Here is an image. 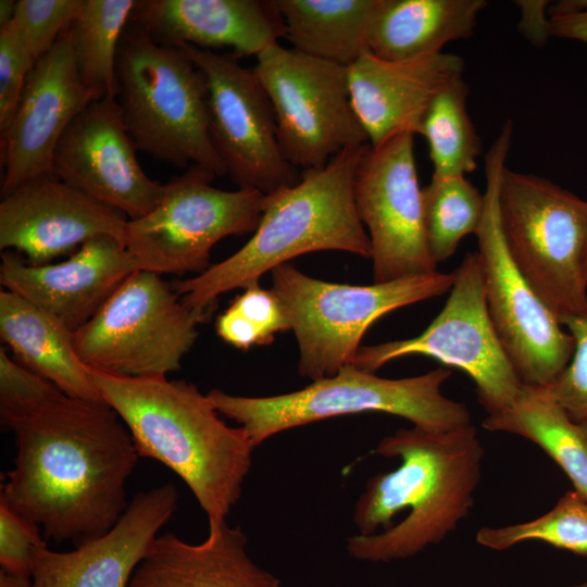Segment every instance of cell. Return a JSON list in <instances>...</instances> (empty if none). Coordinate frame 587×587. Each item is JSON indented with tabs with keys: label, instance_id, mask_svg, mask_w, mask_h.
<instances>
[{
	"label": "cell",
	"instance_id": "obj_39",
	"mask_svg": "<svg viewBox=\"0 0 587 587\" xmlns=\"http://www.w3.org/2000/svg\"><path fill=\"white\" fill-rule=\"evenodd\" d=\"M551 36L587 45V12L550 16Z\"/></svg>",
	"mask_w": 587,
	"mask_h": 587
},
{
	"label": "cell",
	"instance_id": "obj_42",
	"mask_svg": "<svg viewBox=\"0 0 587 587\" xmlns=\"http://www.w3.org/2000/svg\"><path fill=\"white\" fill-rule=\"evenodd\" d=\"M583 275H584V280L587 284V257H586L585 264H584Z\"/></svg>",
	"mask_w": 587,
	"mask_h": 587
},
{
	"label": "cell",
	"instance_id": "obj_36",
	"mask_svg": "<svg viewBox=\"0 0 587 587\" xmlns=\"http://www.w3.org/2000/svg\"><path fill=\"white\" fill-rule=\"evenodd\" d=\"M35 61L10 24L0 29V133L11 122Z\"/></svg>",
	"mask_w": 587,
	"mask_h": 587
},
{
	"label": "cell",
	"instance_id": "obj_31",
	"mask_svg": "<svg viewBox=\"0 0 587 587\" xmlns=\"http://www.w3.org/2000/svg\"><path fill=\"white\" fill-rule=\"evenodd\" d=\"M532 540L587 555V500L569 490L539 517L501 527L485 526L476 534L480 546L495 551Z\"/></svg>",
	"mask_w": 587,
	"mask_h": 587
},
{
	"label": "cell",
	"instance_id": "obj_14",
	"mask_svg": "<svg viewBox=\"0 0 587 587\" xmlns=\"http://www.w3.org/2000/svg\"><path fill=\"white\" fill-rule=\"evenodd\" d=\"M178 48L204 75L210 136L230 180L264 196L297 184L301 176L280 149L272 103L253 70L235 55Z\"/></svg>",
	"mask_w": 587,
	"mask_h": 587
},
{
	"label": "cell",
	"instance_id": "obj_23",
	"mask_svg": "<svg viewBox=\"0 0 587 587\" xmlns=\"http://www.w3.org/2000/svg\"><path fill=\"white\" fill-rule=\"evenodd\" d=\"M128 587H282V583L252 561L242 529L224 522L198 545L173 533L158 535Z\"/></svg>",
	"mask_w": 587,
	"mask_h": 587
},
{
	"label": "cell",
	"instance_id": "obj_41",
	"mask_svg": "<svg viewBox=\"0 0 587 587\" xmlns=\"http://www.w3.org/2000/svg\"><path fill=\"white\" fill-rule=\"evenodd\" d=\"M16 1L1 0L0 1V29L11 24L14 17Z\"/></svg>",
	"mask_w": 587,
	"mask_h": 587
},
{
	"label": "cell",
	"instance_id": "obj_37",
	"mask_svg": "<svg viewBox=\"0 0 587 587\" xmlns=\"http://www.w3.org/2000/svg\"><path fill=\"white\" fill-rule=\"evenodd\" d=\"M46 544L39 525L0 500V565L7 572L32 575L35 550Z\"/></svg>",
	"mask_w": 587,
	"mask_h": 587
},
{
	"label": "cell",
	"instance_id": "obj_19",
	"mask_svg": "<svg viewBox=\"0 0 587 587\" xmlns=\"http://www.w3.org/2000/svg\"><path fill=\"white\" fill-rule=\"evenodd\" d=\"M137 270L122 241L99 236L55 264L33 265L16 251H2L0 283L75 333Z\"/></svg>",
	"mask_w": 587,
	"mask_h": 587
},
{
	"label": "cell",
	"instance_id": "obj_33",
	"mask_svg": "<svg viewBox=\"0 0 587 587\" xmlns=\"http://www.w3.org/2000/svg\"><path fill=\"white\" fill-rule=\"evenodd\" d=\"M65 394L53 383L30 371L0 347V419L11 430L52 404Z\"/></svg>",
	"mask_w": 587,
	"mask_h": 587
},
{
	"label": "cell",
	"instance_id": "obj_24",
	"mask_svg": "<svg viewBox=\"0 0 587 587\" xmlns=\"http://www.w3.org/2000/svg\"><path fill=\"white\" fill-rule=\"evenodd\" d=\"M485 0H376L367 46L377 58L402 61L442 52L472 36Z\"/></svg>",
	"mask_w": 587,
	"mask_h": 587
},
{
	"label": "cell",
	"instance_id": "obj_34",
	"mask_svg": "<svg viewBox=\"0 0 587 587\" xmlns=\"http://www.w3.org/2000/svg\"><path fill=\"white\" fill-rule=\"evenodd\" d=\"M84 0H18L13 26L35 62L51 50L78 15Z\"/></svg>",
	"mask_w": 587,
	"mask_h": 587
},
{
	"label": "cell",
	"instance_id": "obj_38",
	"mask_svg": "<svg viewBox=\"0 0 587 587\" xmlns=\"http://www.w3.org/2000/svg\"><path fill=\"white\" fill-rule=\"evenodd\" d=\"M515 3L520 10V33L534 46H544L551 37L550 2L545 0H521Z\"/></svg>",
	"mask_w": 587,
	"mask_h": 587
},
{
	"label": "cell",
	"instance_id": "obj_7",
	"mask_svg": "<svg viewBox=\"0 0 587 587\" xmlns=\"http://www.w3.org/2000/svg\"><path fill=\"white\" fill-rule=\"evenodd\" d=\"M298 348V371L313 380L351 364L367 328L399 308L450 291L454 273L438 271L366 286L316 279L285 263L272 272Z\"/></svg>",
	"mask_w": 587,
	"mask_h": 587
},
{
	"label": "cell",
	"instance_id": "obj_21",
	"mask_svg": "<svg viewBox=\"0 0 587 587\" xmlns=\"http://www.w3.org/2000/svg\"><path fill=\"white\" fill-rule=\"evenodd\" d=\"M463 70V59L453 53L402 61L363 53L348 66V78L352 105L370 145L404 132L417 134L432 100L462 78Z\"/></svg>",
	"mask_w": 587,
	"mask_h": 587
},
{
	"label": "cell",
	"instance_id": "obj_8",
	"mask_svg": "<svg viewBox=\"0 0 587 587\" xmlns=\"http://www.w3.org/2000/svg\"><path fill=\"white\" fill-rule=\"evenodd\" d=\"M508 120L485 158L486 191L478 243L485 299L495 330L524 385L549 387L569 364L574 342L514 263L499 218V185L513 137Z\"/></svg>",
	"mask_w": 587,
	"mask_h": 587
},
{
	"label": "cell",
	"instance_id": "obj_17",
	"mask_svg": "<svg viewBox=\"0 0 587 587\" xmlns=\"http://www.w3.org/2000/svg\"><path fill=\"white\" fill-rule=\"evenodd\" d=\"M95 99L83 85L70 27L30 71L17 109L1 132V196L52 173L54 150L72 121Z\"/></svg>",
	"mask_w": 587,
	"mask_h": 587
},
{
	"label": "cell",
	"instance_id": "obj_35",
	"mask_svg": "<svg viewBox=\"0 0 587 587\" xmlns=\"http://www.w3.org/2000/svg\"><path fill=\"white\" fill-rule=\"evenodd\" d=\"M574 342L572 358L549 387V395L575 421H587V314L560 317Z\"/></svg>",
	"mask_w": 587,
	"mask_h": 587
},
{
	"label": "cell",
	"instance_id": "obj_28",
	"mask_svg": "<svg viewBox=\"0 0 587 587\" xmlns=\"http://www.w3.org/2000/svg\"><path fill=\"white\" fill-rule=\"evenodd\" d=\"M135 4L134 0H84L70 26L79 78L96 100L116 97L118 46Z\"/></svg>",
	"mask_w": 587,
	"mask_h": 587
},
{
	"label": "cell",
	"instance_id": "obj_27",
	"mask_svg": "<svg viewBox=\"0 0 587 587\" xmlns=\"http://www.w3.org/2000/svg\"><path fill=\"white\" fill-rule=\"evenodd\" d=\"M376 0H275L292 49L350 66L370 51L367 29Z\"/></svg>",
	"mask_w": 587,
	"mask_h": 587
},
{
	"label": "cell",
	"instance_id": "obj_4",
	"mask_svg": "<svg viewBox=\"0 0 587 587\" xmlns=\"http://www.w3.org/2000/svg\"><path fill=\"white\" fill-rule=\"evenodd\" d=\"M367 145L346 149L324 167L302 172L297 184L265 196L259 225L245 246L172 285L184 303L212 316L222 294L257 284L266 272L313 251L371 259L370 238L354 201L355 171Z\"/></svg>",
	"mask_w": 587,
	"mask_h": 587
},
{
	"label": "cell",
	"instance_id": "obj_43",
	"mask_svg": "<svg viewBox=\"0 0 587 587\" xmlns=\"http://www.w3.org/2000/svg\"><path fill=\"white\" fill-rule=\"evenodd\" d=\"M576 587H587V583H585V584H582V585H579V586H576Z\"/></svg>",
	"mask_w": 587,
	"mask_h": 587
},
{
	"label": "cell",
	"instance_id": "obj_2",
	"mask_svg": "<svg viewBox=\"0 0 587 587\" xmlns=\"http://www.w3.org/2000/svg\"><path fill=\"white\" fill-rule=\"evenodd\" d=\"M400 465L367 479L353 508L355 560L390 562L439 544L470 514L485 450L473 424L447 432L399 428L374 450Z\"/></svg>",
	"mask_w": 587,
	"mask_h": 587
},
{
	"label": "cell",
	"instance_id": "obj_11",
	"mask_svg": "<svg viewBox=\"0 0 587 587\" xmlns=\"http://www.w3.org/2000/svg\"><path fill=\"white\" fill-rule=\"evenodd\" d=\"M215 177L191 165L164 184L163 196L150 213L128 220L123 243L139 270L199 275L210 267L216 242L254 233L265 196L249 189H218L211 185Z\"/></svg>",
	"mask_w": 587,
	"mask_h": 587
},
{
	"label": "cell",
	"instance_id": "obj_6",
	"mask_svg": "<svg viewBox=\"0 0 587 587\" xmlns=\"http://www.w3.org/2000/svg\"><path fill=\"white\" fill-rule=\"evenodd\" d=\"M451 375L452 371L438 367L391 379L347 364L336 375L288 394L245 397L211 389L207 395L220 414L238 423L257 447L290 428L363 412L392 414L432 432L472 424L467 407L441 394Z\"/></svg>",
	"mask_w": 587,
	"mask_h": 587
},
{
	"label": "cell",
	"instance_id": "obj_9",
	"mask_svg": "<svg viewBox=\"0 0 587 587\" xmlns=\"http://www.w3.org/2000/svg\"><path fill=\"white\" fill-rule=\"evenodd\" d=\"M499 218L508 250L559 317L587 314V201L548 178L505 167Z\"/></svg>",
	"mask_w": 587,
	"mask_h": 587
},
{
	"label": "cell",
	"instance_id": "obj_26",
	"mask_svg": "<svg viewBox=\"0 0 587 587\" xmlns=\"http://www.w3.org/2000/svg\"><path fill=\"white\" fill-rule=\"evenodd\" d=\"M484 429L523 437L541 448L587 500V421H575L542 387L524 385L507 409L487 415Z\"/></svg>",
	"mask_w": 587,
	"mask_h": 587
},
{
	"label": "cell",
	"instance_id": "obj_40",
	"mask_svg": "<svg viewBox=\"0 0 587 587\" xmlns=\"http://www.w3.org/2000/svg\"><path fill=\"white\" fill-rule=\"evenodd\" d=\"M0 587H33L32 575L0 571Z\"/></svg>",
	"mask_w": 587,
	"mask_h": 587
},
{
	"label": "cell",
	"instance_id": "obj_30",
	"mask_svg": "<svg viewBox=\"0 0 587 587\" xmlns=\"http://www.w3.org/2000/svg\"><path fill=\"white\" fill-rule=\"evenodd\" d=\"M485 196L466 176L436 177L423 188L424 225L436 264L453 255L462 239L477 232Z\"/></svg>",
	"mask_w": 587,
	"mask_h": 587
},
{
	"label": "cell",
	"instance_id": "obj_15",
	"mask_svg": "<svg viewBox=\"0 0 587 587\" xmlns=\"http://www.w3.org/2000/svg\"><path fill=\"white\" fill-rule=\"evenodd\" d=\"M413 137L404 132L367 145L355 171L354 201L367 228L374 283L437 271L426 239Z\"/></svg>",
	"mask_w": 587,
	"mask_h": 587
},
{
	"label": "cell",
	"instance_id": "obj_1",
	"mask_svg": "<svg viewBox=\"0 0 587 587\" xmlns=\"http://www.w3.org/2000/svg\"><path fill=\"white\" fill-rule=\"evenodd\" d=\"M11 430L17 451L0 500L58 544L77 547L117 524L140 457L108 403L64 395Z\"/></svg>",
	"mask_w": 587,
	"mask_h": 587
},
{
	"label": "cell",
	"instance_id": "obj_12",
	"mask_svg": "<svg viewBox=\"0 0 587 587\" xmlns=\"http://www.w3.org/2000/svg\"><path fill=\"white\" fill-rule=\"evenodd\" d=\"M253 72L272 103L280 149L297 170L322 168L341 151L370 143L348 67L275 43L257 55Z\"/></svg>",
	"mask_w": 587,
	"mask_h": 587
},
{
	"label": "cell",
	"instance_id": "obj_10",
	"mask_svg": "<svg viewBox=\"0 0 587 587\" xmlns=\"http://www.w3.org/2000/svg\"><path fill=\"white\" fill-rule=\"evenodd\" d=\"M211 316L186 305L160 274L132 273L84 326L74 346L91 370L124 377H164L180 369Z\"/></svg>",
	"mask_w": 587,
	"mask_h": 587
},
{
	"label": "cell",
	"instance_id": "obj_32",
	"mask_svg": "<svg viewBox=\"0 0 587 587\" xmlns=\"http://www.w3.org/2000/svg\"><path fill=\"white\" fill-rule=\"evenodd\" d=\"M215 329L225 342L247 350L271 344L277 333L290 329V325L274 292L257 283L243 288L217 316Z\"/></svg>",
	"mask_w": 587,
	"mask_h": 587
},
{
	"label": "cell",
	"instance_id": "obj_20",
	"mask_svg": "<svg viewBox=\"0 0 587 587\" xmlns=\"http://www.w3.org/2000/svg\"><path fill=\"white\" fill-rule=\"evenodd\" d=\"M178 498L170 483L140 491L105 535L65 552L39 546L33 587H128L151 542L177 510Z\"/></svg>",
	"mask_w": 587,
	"mask_h": 587
},
{
	"label": "cell",
	"instance_id": "obj_22",
	"mask_svg": "<svg viewBox=\"0 0 587 587\" xmlns=\"http://www.w3.org/2000/svg\"><path fill=\"white\" fill-rule=\"evenodd\" d=\"M129 23L164 46L229 47L236 58L257 57L286 34L275 0H140Z\"/></svg>",
	"mask_w": 587,
	"mask_h": 587
},
{
	"label": "cell",
	"instance_id": "obj_13",
	"mask_svg": "<svg viewBox=\"0 0 587 587\" xmlns=\"http://www.w3.org/2000/svg\"><path fill=\"white\" fill-rule=\"evenodd\" d=\"M453 273L454 282L444 308L422 334L361 346L351 364L375 373L402 357L434 358L466 373L475 384L479 404L487 415L495 414L514 402L523 383L491 323L478 253H466Z\"/></svg>",
	"mask_w": 587,
	"mask_h": 587
},
{
	"label": "cell",
	"instance_id": "obj_18",
	"mask_svg": "<svg viewBox=\"0 0 587 587\" xmlns=\"http://www.w3.org/2000/svg\"><path fill=\"white\" fill-rule=\"evenodd\" d=\"M127 222L122 212L47 173L2 197L0 249L43 265L99 236L123 242Z\"/></svg>",
	"mask_w": 587,
	"mask_h": 587
},
{
	"label": "cell",
	"instance_id": "obj_3",
	"mask_svg": "<svg viewBox=\"0 0 587 587\" xmlns=\"http://www.w3.org/2000/svg\"><path fill=\"white\" fill-rule=\"evenodd\" d=\"M104 401L127 426L139 457L154 459L190 488L217 529L238 502L255 448L228 426L208 395L187 380L124 377L91 370Z\"/></svg>",
	"mask_w": 587,
	"mask_h": 587
},
{
	"label": "cell",
	"instance_id": "obj_16",
	"mask_svg": "<svg viewBox=\"0 0 587 587\" xmlns=\"http://www.w3.org/2000/svg\"><path fill=\"white\" fill-rule=\"evenodd\" d=\"M136 151L116 99L93 100L58 142L52 173L128 220H137L155 208L164 184L145 173Z\"/></svg>",
	"mask_w": 587,
	"mask_h": 587
},
{
	"label": "cell",
	"instance_id": "obj_5",
	"mask_svg": "<svg viewBox=\"0 0 587 587\" xmlns=\"http://www.w3.org/2000/svg\"><path fill=\"white\" fill-rule=\"evenodd\" d=\"M116 101L137 150L179 166L226 175L212 142L203 73L179 49L128 22L117 51Z\"/></svg>",
	"mask_w": 587,
	"mask_h": 587
},
{
	"label": "cell",
	"instance_id": "obj_25",
	"mask_svg": "<svg viewBox=\"0 0 587 587\" xmlns=\"http://www.w3.org/2000/svg\"><path fill=\"white\" fill-rule=\"evenodd\" d=\"M0 336L14 359L72 398L107 403L74 346V333L18 295L0 291Z\"/></svg>",
	"mask_w": 587,
	"mask_h": 587
},
{
	"label": "cell",
	"instance_id": "obj_29",
	"mask_svg": "<svg viewBox=\"0 0 587 587\" xmlns=\"http://www.w3.org/2000/svg\"><path fill=\"white\" fill-rule=\"evenodd\" d=\"M469 92L463 78L450 83L422 118L417 134L427 140L433 176H466L476 168L482 141L466 109Z\"/></svg>",
	"mask_w": 587,
	"mask_h": 587
}]
</instances>
